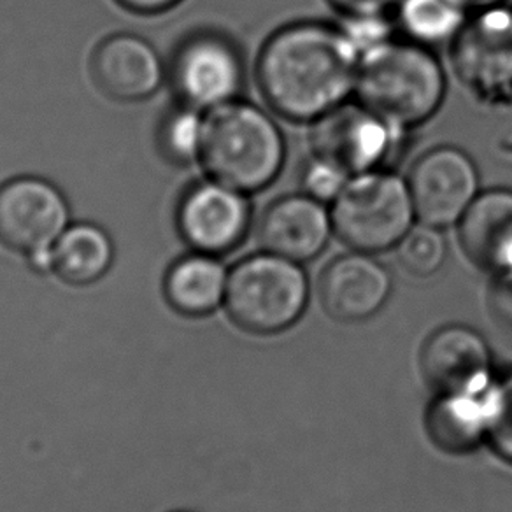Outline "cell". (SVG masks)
<instances>
[{"label": "cell", "mask_w": 512, "mask_h": 512, "mask_svg": "<svg viewBox=\"0 0 512 512\" xmlns=\"http://www.w3.org/2000/svg\"><path fill=\"white\" fill-rule=\"evenodd\" d=\"M360 57L344 27L299 20L265 39L256 85L274 114L311 125L355 95Z\"/></svg>", "instance_id": "6da1fadb"}, {"label": "cell", "mask_w": 512, "mask_h": 512, "mask_svg": "<svg viewBox=\"0 0 512 512\" xmlns=\"http://www.w3.org/2000/svg\"><path fill=\"white\" fill-rule=\"evenodd\" d=\"M446 92V72L430 46L392 37L360 57L356 100L402 132L432 120Z\"/></svg>", "instance_id": "7a4b0ae2"}, {"label": "cell", "mask_w": 512, "mask_h": 512, "mask_svg": "<svg viewBox=\"0 0 512 512\" xmlns=\"http://www.w3.org/2000/svg\"><path fill=\"white\" fill-rule=\"evenodd\" d=\"M285 162V134L262 107L239 97L204 113L199 164L207 178L253 195L279 178Z\"/></svg>", "instance_id": "3957f363"}, {"label": "cell", "mask_w": 512, "mask_h": 512, "mask_svg": "<svg viewBox=\"0 0 512 512\" xmlns=\"http://www.w3.org/2000/svg\"><path fill=\"white\" fill-rule=\"evenodd\" d=\"M309 302V278L302 264L262 249L228 272L225 307L249 334L274 335L293 327Z\"/></svg>", "instance_id": "277c9868"}, {"label": "cell", "mask_w": 512, "mask_h": 512, "mask_svg": "<svg viewBox=\"0 0 512 512\" xmlns=\"http://www.w3.org/2000/svg\"><path fill=\"white\" fill-rule=\"evenodd\" d=\"M330 214L335 237L370 255L397 248L418 223L407 179L386 167L351 176Z\"/></svg>", "instance_id": "5b68a950"}, {"label": "cell", "mask_w": 512, "mask_h": 512, "mask_svg": "<svg viewBox=\"0 0 512 512\" xmlns=\"http://www.w3.org/2000/svg\"><path fill=\"white\" fill-rule=\"evenodd\" d=\"M456 79L484 106L512 104V8L509 4L467 16L449 43Z\"/></svg>", "instance_id": "8992f818"}, {"label": "cell", "mask_w": 512, "mask_h": 512, "mask_svg": "<svg viewBox=\"0 0 512 512\" xmlns=\"http://www.w3.org/2000/svg\"><path fill=\"white\" fill-rule=\"evenodd\" d=\"M69 225V202L48 179L18 176L0 185V244L27 256L39 274L53 272V246Z\"/></svg>", "instance_id": "52a82bcc"}, {"label": "cell", "mask_w": 512, "mask_h": 512, "mask_svg": "<svg viewBox=\"0 0 512 512\" xmlns=\"http://www.w3.org/2000/svg\"><path fill=\"white\" fill-rule=\"evenodd\" d=\"M402 130L392 127L369 107L344 102L311 123L309 143L314 157L323 158L356 176L383 169L392 157Z\"/></svg>", "instance_id": "ba28073f"}, {"label": "cell", "mask_w": 512, "mask_h": 512, "mask_svg": "<svg viewBox=\"0 0 512 512\" xmlns=\"http://www.w3.org/2000/svg\"><path fill=\"white\" fill-rule=\"evenodd\" d=\"M169 78L179 102L206 113L241 97L244 62L230 39L199 32L179 44Z\"/></svg>", "instance_id": "9c48e42d"}, {"label": "cell", "mask_w": 512, "mask_h": 512, "mask_svg": "<svg viewBox=\"0 0 512 512\" xmlns=\"http://www.w3.org/2000/svg\"><path fill=\"white\" fill-rule=\"evenodd\" d=\"M406 179L418 221L442 230L456 227L481 192L474 158L449 144L425 151Z\"/></svg>", "instance_id": "30bf717a"}, {"label": "cell", "mask_w": 512, "mask_h": 512, "mask_svg": "<svg viewBox=\"0 0 512 512\" xmlns=\"http://www.w3.org/2000/svg\"><path fill=\"white\" fill-rule=\"evenodd\" d=\"M176 220L179 234L192 251L227 255L246 241L253 206L248 193L207 178L186 190Z\"/></svg>", "instance_id": "8fae6325"}, {"label": "cell", "mask_w": 512, "mask_h": 512, "mask_svg": "<svg viewBox=\"0 0 512 512\" xmlns=\"http://www.w3.org/2000/svg\"><path fill=\"white\" fill-rule=\"evenodd\" d=\"M392 290V274L376 256L353 249L325 267L318 285L325 313L341 323L370 320L386 306Z\"/></svg>", "instance_id": "7c38bea8"}, {"label": "cell", "mask_w": 512, "mask_h": 512, "mask_svg": "<svg viewBox=\"0 0 512 512\" xmlns=\"http://www.w3.org/2000/svg\"><path fill=\"white\" fill-rule=\"evenodd\" d=\"M332 237L330 206L304 192L274 200L258 223L262 249L302 265L318 258Z\"/></svg>", "instance_id": "4fadbf2b"}, {"label": "cell", "mask_w": 512, "mask_h": 512, "mask_svg": "<svg viewBox=\"0 0 512 512\" xmlns=\"http://www.w3.org/2000/svg\"><path fill=\"white\" fill-rule=\"evenodd\" d=\"M420 365L435 393L474 390L493 381L490 346L483 335L465 325L435 330L421 348Z\"/></svg>", "instance_id": "5bb4252c"}, {"label": "cell", "mask_w": 512, "mask_h": 512, "mask_svg": "<svg viewBox=\"0 0 512 512\" xmlns=\"http://www.w3.org/2000/svg\"><path fill=\"white\" fill-rule=\"evenodd\" d=\"M92 74L107 97L139 102L158 92L167 72L153 44L136 34H116L93 51Z\"/></svg>", "instance_id": "9a60e30c"}, {"label": "cell", "mask_w": 512, "mask_h": 512, "mask_svg": "<svg viewBox=\"0 0 512 512\" xmlns=\"http://www.w3.org/2000/svg\"><path fill=\"white\" fill-rule=\"evenodd\" d=\"M456 228L460 248L481 271H512V188L481 190Z\"/></svg>", "instance_id": "2e32d148"}, {"label": "cell", "mask_w": 512, "mask_h": 512, "mask_svg": "<svg viewBox=\"0 0 512 512\" xmlns=\"http://www.w3.org/2000/svg\"><path fill=\"white\" fill-rule=\"evenodd\" d=\"M493 383L463 392L435 393L425 413V428L437 448L449 455H467L488 441Z\"/></svg>", "instance_id": "e0dca14e"}, {"label": "cell", "mask_w": 512, "mask_h": 512, "mask_svg": "<svg viewBox=\"0 0 512 512\" xmlns=\"http://www.w3.org/2000/svg\"><path fill=\"white\" fill-rule=\"evenodd\" d=\"M228 272L220 256L192 251L178 258L165 274V299L183 316H207L225 304Z\"/></svg>", "instance_id": "ac0fdd59"}, {"label": "cell", "mask_w": 512, "mask_h": 512, "mask_svg": "<svg viewBox=\"0 0 512 512\" xmlns=\"http://www.w3.org/2000/svg\"><path fill=\"white\" fill-rule=\"evenodd\" d=\"M113 262L111 235L88 221L71 223L53 246V272L69 285L97 283L106 276Z\"/></svg>", "instance_id": "d6986e66"}, {"label": "cell", "mask_w": 512, "mask_h": 512, "mask_svg": "<svg viewBox=\"0 0 512 512\" xmlns=\"http://www.w3.org/2000/svg\"><path fill=\"white\" fill-rule=\"evenodd\" d=\"M395 13L407 39L425 46L451 43L469 16L451 0H402Z\"/></svg>", "instance_id": "ffe728a7"}, {"label": "cell", "mask_w": 512, "mask_h": 512, "mask_svg": "<svg viewBox=\"0 0 512 512\" xmlns=\"http://www.w3.org/2000/svg\"><path fill=\"white\" fill-rule=\"evenodd\" d=\"M204 113L181 104L165 114L158 128V148L171 164L199 162Z\"/></svg>", "instance_id": "44dd1931"}, {"label": "cell", "mask_w": 512, "mask_h": 512, "mask_svg": "<svg viewBox=\"0 0 512 512\" xmlns=\"http://www.w3.org/2000/svg\"><path fill=\"white\" fill-rule=\"evenodd\" d=\"M395 251L400 265L409 274L418 278H428L441 271L442 265L446 264L448 241L442 234V228L418 221L402 237Z\"/></svg>", "instance_id": "7402d4cb"}, {"label": "cell", "mask_w": 512, "mask_h": 512, "mask_svg": "<svg viewBox=\"0 0 512 512\" xmlns=\"http://www.w3.org/2000/svg\"><path fill=\"white\" fill-rule=\"evenodd\" d=\"M488 442L500 458L512 463V370L493 383Z\"/></svg>", "instance_id": "603a6c76"}, {"label": "cell", "mask_w": 512, "mask_h": 512, "mask_svg": "<svg viewBox=\"0 0 512 512\" xmlns=\"http://www.w3.org/2000/svg\"><path fill=\"white\" fill-rule=\"evenodd\" d=\"M349 174L323 158L311 157L302 171V192L330 206L348 183Z\"/></svg>", "instance_id": "cb8c5ba5"}, {"label": "cell", "mask_w": 512, "mask_h": 512, "mask_svg": "<svg viewBox=\"0 0 512 512\" xmlns=\"http://www.w3.org/2000/svg\"><path fill=\"white\" fill-rule=\"evenodd\" d=\"M488 306L498 325L512 330V271L493 276Z\"/></svg>", "instance_id": "d4e9b609"}, {"label": "cell", "mask_w": 512, "mask_h": 512, "mask_svg": "<svg viewBox=\"0 0 512 512\" xmlns=\"http://www.w3.org/2000/svg\"><path fill=\"white\" fill-rule=\"evenodd\" d=\"M344 18L392 16L402 0H327Z\"/></svg>", "instance_id": "484cf974"}, {"label": "cell", "mask_w": 512, "mask_h": 512, "mask_svg": "<svg viewBox=\"0 0 512 512\" xmlns=\"http://www.w3.org/2000/svg\"><path fill=\"white\" fill-rule=\"evenodd\" d=\"M123 8L139 15H158L178 6L181 0H116Z\"/></svg>", "instance_id": "4316f807"}, {"label": "cell", "mask_w": 512, "mask_h": 512, "mask_svg": "<svg viewBox=\"0 0 512 512\" xmlns=\"http://www.w3.org/2000/svg\"><path fill=\"white\" fill-rule=\"evenodd\" d=\"M456 8L462 9L467 15L483 11V9L497 8L504 6L509 0H451Z\"/></svg>", "instance_id": "83f0119b"}]
</instances>
